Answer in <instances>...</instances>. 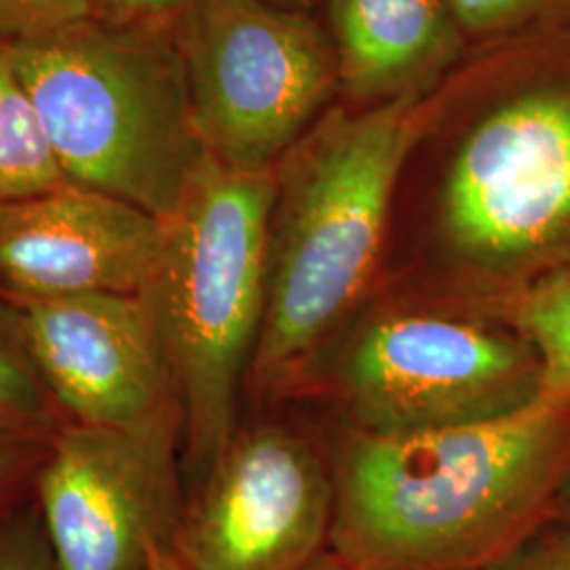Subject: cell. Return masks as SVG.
I'll use <instances>...</instances> for the list:
<instances>
[{"instance_id":"6da1fadb","label":"cell","mask_w":570,"mask_h":570,"mask_svg":"<svg viewBox=\"0 0 570 570\" xmlns=\"http://www.w3.org/2000/svg\"><path fill=\"white\" fill-rule=\"evenodd\" d=\"M570 268V28L473 49L429 94L385 285L499 303Z\"/></svg>"},{"instance_id":"7a4b0ae2","label":"cell","mask_w":570,"mask_h":570,"mask_svg":"<svg viewBox=\"0 0 570 570\" xmlns=\"http://www.w3.org/2000/svg\"><path fill=\"white\" fill-rule=\"evenodd\" d=\"M308 412L334 475L330 551L353 570H484L553 518L570 475V402L546 393L501 419L395 435Z\"/></svg>"},{"instance_id":"3957f363","label":"cell","mask_w":570,"mask_h":570,"mask_svg":"<svg viewBox=\"0 0 570 570\" xmlns=\"http://www.w3.org/2000/svg\"><path fill=\"white\" fill-rule=\"evenodd\" d=\"M429 96L334 104L275 165L263 326L247 410L298 402L313 370L385 284L397 184Z\"/></svg>"},{"instance_id":"277c9868","label":"cell","mask_w":570,"mask_h":570,"mask_svg":"<svg viewBox=\"0 0 570 570\" xmlns=\"http://www.w3.org/2000/svg\"><path fill=\"white\" fill-rule=\"evenodd\" d=\"M273 171L205 155L161 218L142 294L183 410V463L197 484L244 416L247 370L266 301Z\"/></svg>"},{"instance_id":"5b68a950","label":"cell","mask_w":570,"mask_h":570,"mask_svg":"<svg viewBox=\"0 0 570 570\" xmlns=\"http://www.w3.org/2000/svg\"><path fill=\"white\" fill-rule=\"evenodd\" d=\"M2 49L68 183L171 214L205 157L176 30L91 18Z\"/></svg>"},{"instance_id":"8992f818","label":"cell","mask_w":570,"mask_h":570,"mask_svg":"<svg viewBox=\"0 0 570 570\" xmlns=\"http://www.w3.org/2000/svg\"><path fill=\"white\" fill-rule=\"evenodd\" d=\"M539 393L537 355L501 306L383 285L292 404L395 435L501 419Z\"/></svg>"},{"instance_id":"52a82bcc","label":"cell","mask_w":570,"mask_h":570,"mask_svg":"<svg viewBox=\"0 0 570 570\" xmlns=\"http://www.w3.org/2000/svg\"><path fill=\"white\" fill-rule=\"evenodd\" d=\"M205 155L273 171L341 100L326 26L271 0H199L176 28Z\"/></svg>"},{"instance_id":"ba28073f","label":"cell","mask_w":570,"mask_h":570,"mask_svg":"<svg viewBox=\"0 0 570 570\" xmlns=\"http://www.w3.org/2000/svg\"><path fill=\"white\" fill-rule=\"evenodd\" d=\"M332 524L334 475L308 407L244 410L186 489L174 553L186 570H306L330 551Z\"/></svg>"},{"instance_id":"9c48e42d","label":"cell","mask_w":570,"mask_h":570,"mask_svg":"<svg viewBox=\"0 0 570 570\" xmlns=\"http://www.w3.org/2000/svg\"><path fill=\"white\" fill-rule=\"evenodd\" d=\"M32 497L58 570H148L183 518V421L140 428L61 423Z\"/></svg>"},{"instance_id":"30bf717a","label":"cell","mask_w":570,"mask_h":570,"mask_svg":"<svg viewBox=\"0 0 570 570\" xmlns=\"http://www.w3.org/2000/svg\"><path fill=\"white\" fill-rule=\"evenodd\" d=\"M2 301L66 421L100 428L183 421L164 343L142 294Z\"/></svg>"},{"instance_id":"8fae6325","label":"cell","mask_w":570,"mask_h":570,"mask_svg":"<svg viewBox=\"0 0 570 570\" xmlns=\"http://www.w3.org/2000/svg\"><path fill=\"white\" fill-rule=\"evenodd\" d=\"M159 230L140 207L79 184L0 202V296L140 294Z\"/></svg>"},{"instance_id":"7c38bea8","label":"cell","mask_w":570,"mask_h":570,"mask_svg":"<svg viewBox=\"0 0 570 570\" xmlns=\"http://www.w3.org/2000/svg\"><path fill=\"white\" fill-rule=\"evenodd\" d=\"M341 102L425 98L471 53L446 0H326Z\"/></svg>"},{"instance_id":"4fadbf2b","label":"cell","mask_w":570,"mask_h":570,"mask_svg":"<svg viewBox=\"0 0 570 570\" xmlns=\"http://www.w3.org/2000/svg\"><path fill=\"white\" fill-rule=\"evenodd\" d=\"M66 183L41 115L0 47V202L37 197Z\"/></svg>"},{"instance_id":"5bb4252c","label":"cell","mask_w":570,"mask_h":570,"mask_svg":"<svg viewBox=\"0 0 570 570\" xmlns=\"http://www.w3.org/2000/svg\"><path fill=\"white\" fill-rule=\"evenodd\" d=\"M494 305L532 346L541 393L570 402V268L543 275Z\"/></svg>"},{"instance_id":"9a60e30c","label":"cell","mask_w":570,"mask_h":570,"mask_svg":"<svg viewBox=\"0 0 570 570\" xmlns=\"http://www.w3.org/2000/svg\"><path fill=\"white\" fill-rule=\"evenodd\" d=\"M66 419L23 345L9 305L0 296V428L51 438Z\"/></svg>"},{"instance_id":"2e32d148","label":"cell","mask_w":570,"mask_h":570,"mask_svg":"<svg viewBox=\"0 0 570 570\" xmlns=\"http://www.w3.org/2000/svg\"><path fill=\"white\" fill-rule=\"evenodd\" d=\"M471 51L524 35L570 28V0H446Z\"/></svg>"},{"instance_id":"e0dca14e","label":"cell","mask_w":570,"mask_h":570,"mask_svg":"<svg viewBox=\"0 0 570 570\" xmlns=\"http://www.w3.org/2000/svg\"><path fill=\"white\" fill-rule=\"evenodd\" d=\"M0 570H58L32 492L0 510Z\"/></svg>"},{"instance_id":"ac0fdd59","label":"cell","mask_w":570,"mask_h":570,"mask_svg":"<svg viewBox=\"0 0 570 570\" xmlns=\"http://www.w3.org/2000/svg\"><path fill=\"white\" fill-rule=\"evenodd\" d=\"M91 18L94 0H0V47Z\"/></svg>"},{"instance_id":"d6986e66","label":"cell","mask_w":570,"mask_h":570,"mask_svg":"<svg viewBox=\"0 0 570 570\" xmlns=\"http://www.w3.org/2000/svg\"><path fill=\"white\" fill-rule=\"evenodd\" d=\"M49 438L0 428V510L32 492Z\"/></svg>"},{"instance_id":"ffe728a7","label":"cell","mask_w":570,"mask_h":570,"mask_svg":"<svg viewBox=\"0 0 570 570\" xmlns=\"http://www.w3.org/2000/svg\"><path fill=\"white\" fill-rule=\"evenodd\" d=\"M484 570H570V527L551 518Z\"/></svg>"},{"instance_id":"44dd1931","label":"cell","mask_w":570,"mask_h":570,"mask_svg":"<svg viewBox=\"0 0 570 570\" xmlns=\"http://www.w3.org/2000/svg\"><path fill=\"white\" fill-rule=\"evenodd\" d=\"M199 0H94L96 18L129 26L176 30Z\"/></svg>"},{"instance_id":"7402d4cb","label":"cell","mask_w":570,"mask_h":570,"mask_svg":"<svg viewBox=\"0 0 570 570\" xmlns=\"http://www.w3.org/2000/svg\"><path fill=\"white\" fill-rule=\"evenodd\" d=\"M553 518L569 524L570 527V475L564 482V487L560 490L558 499H556V505H553Z\"/></svg>"},{"instance_id":"603a6c76","label":"cell","mask_w":570,"mask_h":570,"mask_svg":"<svg viewBox=\"0 0 570 570\" xmlns=\"http://www.w3.org/2000/svg\"><path fill=\"white\" fill-rule=\"evenodd\" d=\"M148 570H186L174 551H157Z\"/></svg>"},{"instance_id":"cb8c5ba5","label":"cell","mask_w":570,"mask_h":570,"mask_svg":"<svg viewBox=\"0 0 570 570\" xmlns=\"http://www.w3.org/2000/svg\"><path fill=\"white\" fill-rule=\"evenodd\" d=\"M306 570H353L348 564H345L336 553L327 551L317 562H313Z\"/></svg>"},{"instance_id":"d4e9b609","label":"cell","mask_w":570,"mask_h":570,"mask_svg":"<svg viewBox=\"0 0 570 570\" xmlns=\"http://www.w3.org/2000/svg\"><path fill=\"white\" fill-rule=\"evenodd\" d=\"M271 2L282 4L287 9H296V11H308V13L320 4V0H271Z\"/></svg>"}]
</instances>
